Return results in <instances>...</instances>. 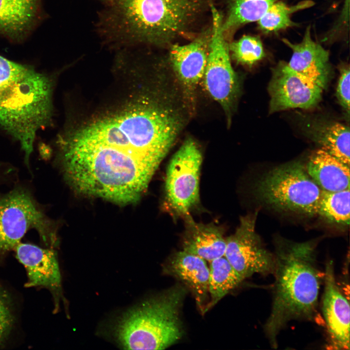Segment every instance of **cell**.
Listing matches in <instances>:
<instances>
[{
  "mask_svg": "<svg viewBox=\"0 0 350 350\" xmlns=\"http://www.w3.org/2000/svg\"><path fill=\"white\" fill-rule=\"evenodd\" d=\"M212 0H108L96 24L113 48L170 46L192 33Z\"/></svg>",
  "mask_w": 350,
  "mask_h": 350,
  "instance_id": "6da1fadb",
  "label": "cell"
},
{
  "mask_svg": "<svg viewBox=\"0 0 350 350\" xmlns=\"http://www.w3.org/2000/svg\"><path fill=\"white\" fill-rule=\"evenodd\" d=\"M62 146L65 175L79 192L119 203L137 201L157 168L108 147L65 140Z\"/></svg>",
  "mask_w": 350,
  "mask_h": 350,
  "instance_id": "7a4b0ae2",
  "label": "cell"
},
{
  "mask_svg": "<svg viewBox=\"0 0 350 350\" xmlns=\"http://www.w3.org/2000/svg\"><path fill=\"white\" fill-rule=\"evenodd\" d=\"M315 244L280 241L274 254L272 306L264 326L271 346H278L280 331L292 320H312L317 312L321 273Z\"/></svg>",
  "mask_w": 350,
  "mask_h": 350,
  "instance_id": "3957f363",
  "label": "cell"
},
{
  "mask_svg": "<svg viewBox=\"0 0 350 350\" xmlns=\"http://www.w3.org/2000/svg\"><path fill=\"white\" fill-rule=\"evenodd\" d=\"M52 83L32 67L0 55V124L30 157L38 131L49 123Z\"/></svg>",
  "mask_w": 350,
  "mask_h": 350,
  "instance_id": "277c9868",
  "label": "cell"
},
{
  "mask_svg": "<svg viewBox=\"0 0 350 350\" xmlns=\"http://www.w3.org/2000/svg\"><path fill=\"white\" fill-rule=\"evenodd\" d=\"M187 292L176 284L125 313L114 329L119 345L127 350H163L177 342L183 334L180 313Z\"/></svg>",
  "mask_w": 350,
  "mask_h": 350,
  "instance_id": "5b68a950",
  "label": "cell"
},
{
  "mask_svg": "<svg viewBox=\"0 0 350 350\" xmlns=\"http://www.w3.org/2000/svg\"><path fill=\"white\" fill-rule=\"evenodd\" d=\"M321 189L299 162L276 167L256 183L257 197L278 210L309 215L317 214Z\"/></svg>",
  "mask_w": 350,
  "mask_h": 350,
  "instance_id": "8992f818",
  "label": "cell"
},
{
  "mask_svg": "<svg viewBox=\"0 0 350 350\" xmlns=\"http://www.w3.org/2000/svg\"><path fill=\"white\" fill-rule=\"evenodd\" d=\"M34 229L48 246H54L52 222L38 206L31 192L17 187L0 196V258L15 248L30 229Z\"/></svg>",
  "mask_w": 350,
  "mask_h": 350,
  "instance_id": "52a82bcc",
  "label": "cell"
},
{
  "mask_svg": "<svg viewBox=\"0 0 350 350\" xmlns=\"http://www.w3.org/2000/svg\"><path fill=\"white\" fill-rule=\"evenodd\" d=\"M202 155L198 144L187 139L167 167L164 207L175 219L184 218L200 202L199 177Z\"/></svg>",
  "mask_w": 350,
  "mask_h": 350,
  "instance_id": "ba28073f",
  "label": "cell"
},
{
  "mask_svg": "<svg viewBox=\"0 0 350 350\" xmlns=\"http://www.w3.org/2000/svg\"><path fill=\"white\" fill-rule=\"evenodd\" d=\"M211 35L207 62L203 76L205 88L221 105L230 122L231 114L239 91L237 74L230 61L228 43L222 25L223 16L212 3Z\"/></svg>",
  "mask_w": 350,
  "mask_h": 350,
  "instance_id": "9c48e42d",
  "label": "cell"
},
{
  "mask_svg": "<svg viewBox=\"0 0 350 350\" xmlns=\"http://www.w3.org/2000/svg\"><path fill=\"white\" fill-rule=\"evenodd\" d=\"M257 211L240 218L235 232L226 238L224 257L244 279L255 274H273L274 254L262 244L255 230Z\"/></svg>",
  "mask_w": 350,
  "mask_h": 350,
  "instance_id": "30bf717a",
  "label": "cell"
},
{
  "mask_svg": "<svg viewBox=\"0 0 350 350\" xmlns=\"http://www.w3.org/2000/svg\"><path fill=\"white\" fill-rule=\"evenodd\" d=\"M323 89L291 70L281 61L273 69L268 85L269 113L287 109H309L321 98Z\"/></svg>",
  "mask_w": 350,
  "mask_h": 350,
  "instance_id": "8fae6325",
  "label": "cell"
},
{
  "mask_svg": "<svg viewBox=\"0 0 350 350\" xmlns=\"http://www.w3.org/2000/svg\"><path fill=\"white\" fill-rule=\"evenodd\" d=\"M211 35V27L200 32L190 43L173 44L169 60L185 92L193 93L205 71Z\"/></svg>",
  "mask_w": 350,
  "mask_h": 350,
  "instance_id": "7c38bea8",
  "label": "cell"
},
{
  "mask_svg": "<svg viewBox=\"0 0 350 350\" xmlns=\"http://www.w3.org/2000/svg\"><path fill=\"white\" fill-rule=\"evenodd\" d=\"M17 258L26 269L28 280L26 287H43L53 296L55 311L60 299L64 300L61 277L55 252L35 245L19 243L15 247Z\"/></svg>",
  "mask_w": 350,
  "mask_h": 350,
  "instance_id": "4fadbf2b",
  "label": "cell"
},
{
  "mask_svg": "<svg viewBox=\"0 0 350 350\" xmlns=\"http://www.w3.org/2000/svg\"><path fill=\"white\" fill-rule=\"evenodd\" d=\"M322 312L334 347L350 349V304L336 282L333 262L328 261L324 274Z\"/></svg>",
  "mask_w": 350,
  "mask_h": 350,
  "instance_id": "5bb4252c",
  "label": "cell"
},
{
  "mask_svg": "<svg viewBox=\"0 0 350 350\" xmlns=\"http://www.w3.org/2000/svg\"><path fill=\"white\" fill-rule=\"evenodd\" d=\"M282 41L292 51V55L287 62L293 71L313 82L323 90L326 88L331 75L329 52L315 42L307 27L302 40L293 43L287 39Z\"/></svg>",
  "mask_w": 350,
  "mask_h": 350,
  "instance_id": "9a60e30c",
  "label": "cell"
},
{
  "mask_svg": "<svg viewBox=\"0 0 350 350\" xmlns=\"http://www.w3.org/2000/svg\"><path fill=\"white\" fill-rule=\"evenodd\" d=\"M163 271L180 280L192 293L200 311L204 312L209 278V267L205 260L179 251L169 257L163 265Z\"/></svg>",
  "mask_w": 350,
  "mask_h": 350,
  "instance_id": "2e32d148",
  "label": "cell"
},
{
  "mask_svg": "<svg viewBox=\"0 0 350 350\" xmlns=\"http://www.w3.org/2000/svg\"><path fill=\"white\" fill-rule=\"evenodd\" d=\"M43 17L41 0H0V35L22 42Z\"/></svg>",
  "mask_w": 350,
  "mask_h": 350,
  "instance_id": "e0dca14e",
  "label": "cell"
},
{
  "mask_svg": "<svg viewBox=\"0 0 350 350\" xmlns=\"http://www.w3.org/2000/svg\"><path fill=\"white\" fill-rule=\"evenodd\" d=\"M183 219L185 230L182 237V250L210 262L224 256L226 238L221 226L212 223H197L190 214Z\"/></svg>",
  "mask_w": 350,
  "mask_h": 350,
  "instance_id": "ac0fdd59",
  "label": "cell"
},
{
  "mask_svg": "<svg viewBox=\"0 0 350 350\" xmlns=\"http://www.w3.org/2000/svg\"><path fill=\"white\" fill-rule=\"evenodd\" d=\"M305 167L322 190L337 192L350 189V166L321 148L312 153Z\"/></svg>",
  "mask_w": 350,
  "mask_h": 350,
  "instance_id": "d6986e66",
  "label": "cell"
},
{
  "mask_svg": "<svg viewBox=\"0 0 350 350\" xmlns=\"http://www.w3.org/2000/svg\"><path fill=\"white\" fill-rule=\"evenodd\" d=\"M314 139L331 155L350 166V128L341 123L330 122L316 124Z\"/></svg>",
  "mask_w": 350,
  "mask_h": 350,
  "instance_id": "ffe728a7",
  "label": "cell"
},
{
  "mask_svg": "<svg viewBox=\"0 0 350 350\" xmlns=\"http://www.w3.org/2000/svg\"><path fill=\"white\" fill-rule=\"evenodd\" d=\"M244 280L224 256L210 261L208 285L210 301L204 312L238 287Z\"/></svg>",
  "mask_w": 350,
  "mask_h": 350,
  "instance_id": "44dd1931",
  "label": "cell"
},
{
  "mask_svg": "<svg viewBox=\"0 0 350 350\" xmlns=\"http://www.w3.org/2000/svg\"><path fill=\"white\" fill-rule=\"evenodd\" d=\"M277 0H228L227 16L222 25L224 35L245 24L258 21Z\"/></svg>",
  "mask_w": 350,
  "mask_h": 350,
  "instance_id": "7402d4cb",
  "label": "cell"
},
{
  "mask_svg": "<svg viewBox=\"0 0 350 350\" xmlns=\"http://www.w3.org/2000/svg\"><path fill=\"white\" fill-rule=\"evenodd\" d=\"M314 4L310 0H303L291 6L277 0L258 21V27L263 33L269 34L295 26L296 24L291 19L292 14Z\"/></svg>",
  "mask_w": 350,
  "mask_h": 350,
  "instance_id": "603a6c76",
  "label": "cell"
},
{
  "mask_svg": "<svg viewBox=\"0 0 350 350\" xmlns=\"http://www.w3.org/2000/svg\"><path fill=\"white\" fill-rule=\"evenodd\" d=\"M350 189L337 192L321 190L317 214L334 223L349 225Z\"/></svg>",
  "mask_w": 350,
  "mask_h": 350,
  "instance_id": "cb8c5ba5",
  "label": "cell"
},
{
  "mask_svg": "<svg viewBox=\"0 0 350 350\" xmlns=\"http://www.w3.org/2000/svg\"><path fill=\"white\" fill-rule=\"evenodd\" d=\"M232 58L237 63L251 67L265 56L260 38L256 36L243 35L228 44Z\"/></svg>",
  "mask_w": 350,
  "mask_h": 350,
  "instance_id": "d4e9b609",
  "label": "cell"
},
{
  "mask_svg": "<svg viewBox=\"0 0 350 350\" xmlns=\"http://www.w3.org/2000/svg\"><path fill=\"white\" fill-rule=\"evenodd\" d=\"M15 320L11 297L6 290L0 287V346L8 338Z\"/></svg>",
  "mask_w": 350,
  "mask_h": 350,
  "instance_id": "484cf974",
  "label": "cell"
},
{
  "mask_svg": "<svg viewBox=\"0 0 350 350\" xmlns=\"http://www.w3.org/2000/svg\"><path fill=\"white\" fill-rule=\"evenodd\" d=\"M350 70L349 65H344L340 69L336 96L339 104L347 112H350Z\"/></svg>",
  "mask_w": 350,
  "mask_h": 350,
  "instance_id": "4316f807",
  "label": "cell"
},
{
  "mask_svg": "<svg viewBox=\"0 0 350 350\" xmlns=\"http://www.w3.org/2000/svg\"><path fill=\"white\" fill-rule=\"evenodd\" d=\"M101 0V1H102L103 2H104V3H105L108 0Z\"/></svg>",
  "mask_w": 350,
  "mask_h": 350,
  "instance_id": "83f0119b",
  "label": "cell"
}]
</instances>
